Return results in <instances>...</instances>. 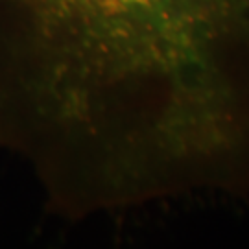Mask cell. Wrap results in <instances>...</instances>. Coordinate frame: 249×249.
<instances>
[{
    "instance_id": "1",
    "label": "cell",
    "mask_w": 249,
    "mask_h": 249,
    "mask_svg": "<svg viewBox=\"0 0 249 249\" xmlns=\"http://www.w3.org/2000/svg\"><path fill=\"white\" fill-rule=\"evenodd\" d=\"M17 2L30 109L87 199L249 194V0Z\"/></svg>"
}]
</instances>
